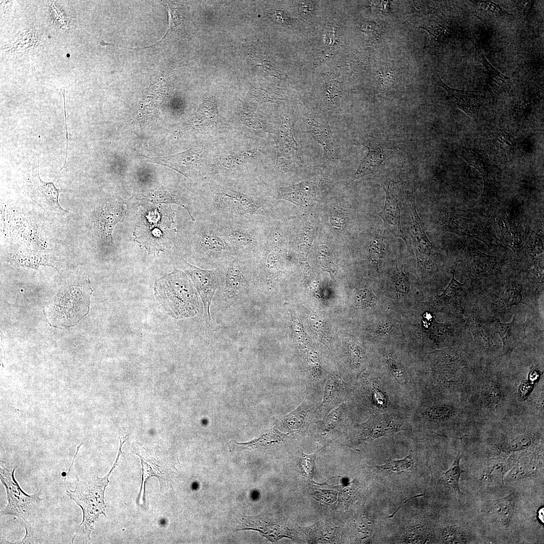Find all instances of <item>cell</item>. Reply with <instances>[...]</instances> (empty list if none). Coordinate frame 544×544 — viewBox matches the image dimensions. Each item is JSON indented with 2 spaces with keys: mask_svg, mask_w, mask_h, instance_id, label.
<instances>
[{
  "mask_svg": "<svg viewBox=\"0 0 544 544\" xmlns=\"http://www.w3.org/2000/svg\"><path fill=\"white\" fill-rule=\"evenodd\" d=\"M210 185L199 208L201 220L219 224L258 225L260 219L271 216L267 203L259 197L228 185Z\"/></svg>",
  "mask_w": 544,
  "mask_h": 544,
  "instance_id": "1",
  "label": "cell"
},
{
  "mask_svg": "<svg viewBox=\"0 0 544 544\" xmlns=\"http://www.w3.org/2000/svg\"><path fill=\"white\" fill-rule=\"evenodd\" d=\"M92 293L88 276H69L45 306L47 321L58 327L75 325L88 313Z\"/></svg>",
  "mask_w": 544,
  "mask_h": 544,
  "instance_id": "2",
  "label": "cell"
},
{
  "mask_svg": "<svg viewBox=\"0 0 544 544\" xmlns=\"http://www.w3.org/2000/svg\"><path fill=\"white\" fill-rule=\"evenodd\" d=\"M126 436L122 441L120 439V446L116 460L109 471L104 477L89 475L78 479L76 483L74 490H71L65 485L66 492L82 510L83 519L78 526L75 537L81 541L88 542L90 540V535L94 529L95 523L101 515L106 517L105 510L107 504L105 503V491L109 481V477L116 466L120 455L122 453L121 448L126 441Z\"/></svg>",
  "mask_w": 544,
  "mask_h": 544,
  "instance_id": "3",
  "label": "cell"
},
{
  "mask_svg": "<svg viewBox=\"0 0 544 544\" xmlns=\"http://www.w3.org/2000/svg\"><path fill=\"white\" fill-rule=\"evenodd\" d=\"M18 466L1 459L0 479L7 498V504L1 511V515H11L24 522L25 535L19 540L20 543H30L33 525L42 513L44 500L40 498L41 490L28 495L21 488L15 478Z\"/></svg>",
  "mask_w": 544,
  "mask_h": 544,
  "instance_id": "4",
  "label": "cell"
},
{
  "mask_svg": "<svg viewBox=\"0 0 544 544\" xmlns=\"http://www.w3.org/2000/svg\"><path fill=\"white\" fill-rule=\"evenodd\" d=\"M157 297L168 312L175 318L195 315L199 303L196 293L185 273L176 270L156 283Z\"/></svg>",
  "mask_w": 544,
  "mask_h": 544,
  "instance_id": "5",
  "label": "cell"
},
{
  "mask_svg": "<svg viewBox=\"0 0 544 544\" xmlns=\"http://www.w3.org/2000/svg\"><path fill=\"white\" fill-rule=\"evenodd\" d=\"M190 250L209 265L224 266L235 259L232 248L217 224L199 219L190 240Z\"/></svg>",
  "mask_w": 544,
  "mask_h": 544,
  "instance_id": "6",
  "label": "cell"
},
{
  "mask_svg": "<svg viewBox=\"0 0 544 544\" xmlns=\"http://www.w3.org/2000/svg\"><path fill=\"white\" fill-rule=\"evenodd\" d=\"M217 224L230 244L235 259L250 260L258 254L261 247L258 225L246 223Z\"/></svg>",
  "mask_w": 544,
  "mask_h": 544,
  "instance_id": "7",
  "label": "cell"
},
{
  "mask_svg": "<svg viewBox=\"0 0 544 544\" xmlns=\"http://www.w3.org/2000/svg\"><path fill=\"white\" fill-rule=\"evenodd\" d=\"M27 185V190L30 198L44 211L60 215H64L67 213L58 201L61 191L55 187L53 182H44L40 179L39 161L32 167Z\"/></svg>",
  "mask_w": 544,
  "mask_h": 544,
  "instance_id": "8",
  "label": "cell"
},
{
  "mask_svg": "<svg viewBox=\"0 0 544 544\" xmlns=\"http://www.w3.org/2000/svg\"><path fill=\"white\" fill-rule=\"evenodd\" d=\"M188 275L201 299L205 315L211 321L210 307L220 280L224 277L219 268L206 269L184 262Z\"/></svg>",
  "mask_w": 544,
  "mask_h": 544,
  "instance_id": "9",
  "label": "cell"
},
{
  "mask_svg": "<svg viewBox=\"0 0 544 544\" xmlns=\"http://www.w3.org/2000/svg\"><path fill=\"white\" fill-rule=\"evenodd\" d=\"M134 454L141 459L142 481L138 502L139 505H143L144 502L145 483L147 480L152 477L157 478L159 481L161 491H164L171 485V467L169 464L165 461L164 459L152 453L149 450L144 448L140 452H135Z\"/></svg>",
  "mask_w": 544,
  "mask_h": 544,
  "instance_id": "10",
  "label": "cell"
},
{
  "mask_svg": "<svg viewBox=\"0 0 544 544\" xmlns=\"http://www.w3.org/2000/svg\"><path fill=\"white\" fill-rule=\"evenodd\" d=\"M359 438L370 441L403 430L396 418L386 414H374L358 427Z\"/></svg>",
  "mask_w": 544,
  "mask_h": 544,
  "instance_id": "11",
  "label": "cell"
},
{
  "mask_svg": "<svg viewBox=\"0 0 544 544\" xmlns=\"http://www.w3.org/2000/svg\"><path fill=\"white\" fill-rule=\"evenodd\" d=\"M382 187L386 193V200L382 211L379 216L383 221L385 232L393 237H400L407 244L406 238L400 224V209L393 184L383 183Z\"/></svg>",
  "mask_w": 544,
  "mask_h": 544,
  "instance_id": "12",
  "label": "cell"
},
{
  "mask_svg": "<svg viewBox=\"0 0 544 544\" xmlns=\"http://www.w3.org/2000/svg\"><path fill=\"white\" fill-rule=\"evenodd\" d=\"M528 322L521 320L516 312L510 323H501L496 320L490 323L493 330L499 334L503 342V352L506 355L510 356L513 351L526 337V329Z\"/></svg>",
  "mask_w": 544,
  "mask_h": 544,
  "instance_id": "13",
  "label": "cell"
},
{
  "mask_svg": "<svg viewBox=\"0 0 544 544\" xmlns=\"http://www.w3.org/2000/svg\"><path fill=\"white\" fill-rule=\"evenodd\" d=\"M148 161L163 165L181 173L185 177L196 175L199 171L202 154L192 149L167 157L150 158Z\"/></svg>",
  "mask_w": 544,
  "mask_h": 544,
  "instance_id": "14",
  "label": "cell"
},
{
  "mask_svg": "<svg viewBox=\"0 0 544 544\" xmlns=\"http://www.w3.org/2000/svg\"><path fill=\"white\" fill-rule=\"evenodd\" d=\"M248 261L234 259L223 266L225 297L233 298L246 286Z\"/></svg>",
  "mask_w": 544,
  "mask_h": 544,
  "instance_id": "15",
  "label": "cell"
},
{
  "mask_svg": "<svg viewBox=\"0 0 544 544\" xmlns=\"http://www.w3.org/2000/svg\"><path fill=\"white\" fill-rule=\"evenodd\" d=\"M125 209L119 200L107 201L98 210L95 224L102 237L112 241V231L115 225L123 218Z\"/></svg>",
  "mask_w": 544,
  "mask_h": 544,
  "instance_id": "16",
  "label": "cell"
},
{
  "mask_svg": "<svg viewBox=\"0 0 544 544\" xmlns=\"http://www.w3.org/2000/svg\"><path fill=\"white\" fill-rule=\"evenodd\" d=\"M308 128L311 136L323 149V157L335 156V144L329 123L323 117L313 114L308 119Z\"/></svg>",
  "mask_w": 544,
  "mask_h": 544,
  "instance_id": "17",
  "label": "cell"
},
{
  "mask_svg": "<svg viewBox=\"0 0 544 544\" xmlns=\"http://www.w3.org/2000/svg\"><path fill=\"white\" fill-rule=\"evenodd\" d=\"M437 84L446 91L452 102L468 115L473 117L480 106L479 97L475 92L451 88L445 84L441 79Z\"/></svg>",
  "mask_w": 544,
  "mask_h": 544,
  "instance_id": "18",
  "label": "cell"
},
{
  "mask_svg": "<svg viewBox=\"0 0 544 544\" xmlns=\"http://www.w3.org/2000/svg\"><path fill=\"white\" fill-rule=\"evenodd\" d=\"M10 260L23 266L37 269L39 265H48L57 269L50 254L46 252L18 249L10 255Z\"/></svg>",
  "mask_w": 544,
  "mask_h": 544,
  "instance_id": "19",
  "label": "cell"
},
{
  "mask_svg": "<svg viewBox=\"0 0 544 544\" xmlns=\"http://www.w3.org/2000/svg\"><path fill=\"white\" fill-rule=\"evenodd\" d=\"M315 196L310 183L303 181L291 186L279 188L277 198L291 201L300 207H306Z\"/></svg>",
  "mask_w": 544,
  "mask_h": 544,
  "instance_id": "20",
  "label": "cell"
},
{
  "mask_svg": "<svg viewBox=\"0 0 544 544\" xmlns=\"http://www.w3.org/2000/svg\"><path fill=\"white\" fill-rule=\"evenodd\" d=\"M464 160L470 165L476 168L481 173L484 181V191L487 193L494 187L495 180L494 177V166L489 160L477 151L471 148H466L463 153Z\"/></svg>",
  "mask_w": 544,
  "mask_h": 544,
  "instance_id": "21",
  "label": "cell"
},
{
  "mask_svg": "<svg viewBox=\"0 0 544 544\" xmlns=\"http://www.w3.org/2000/svg\"><path fill=\"white\" fill-rule=\"evenodd\" d=\"M347 391V384L340 376L336 374L330 375L327 379L319 411H326L334 406L345 396Z\"/></svg>",
  "mask_w": 544,
  "mask_h": 544,
  "instance_id": "22",
  "label": "cell"
},
{
  "mask_svg": "<svg viewBox=\"0 0 544 544\" xmlns=\"http://www.w3.org/2000/svg\"><path fill=\"white\" fill-rule=\"evenodd\" d=\"M306 398L290 414L282 418L283 425L292 432L302 431L312 421L313 412Z\"/></svg>",
  "mask_w": 544,
  "mask_h": 544,
  "instance_id": "23",
  "label": "cell"
},
{
  "mask_svg": "<svg viewBox=\"0 0 544 544\" xmlns=\"http://www.w3.org/2000/svg\"><path fill=\"white\" fill-rule=\"evenodd\" d=\"M412 240L417 258L421 259L422 256H429L432 250L431 242L428 239L422 224L417 210L415 204L412 207Z\"/></svg>",
  "mask_w": 544,
  "mask_h": 544,
  "instance_id": "24",
  "label": "cell"
},
{
  "mask_svg": "<svg viewBox=\"0 0 544 544\" xmlns=\"http://www.w3.org/2000/svg\"><path fill=\"white\" fill-rule=\"evenodd\" d=\"M368 149L367 155L361 162L351 181L358 179L377 170L383 163V155L380 149L374 150L366 146Z\"/></svg>",
  "mask_w": 544,
  "mask_h": 544,
  "instance_id": "25",
  "label": "cell"
},
{
  "mask_svg": "<svg viewBox=\"0 0 544 544\" xmlns=\"http://www.w3.org/2000/svg\"><path fill=\"white\" fill-rule=\"evenodd\" d=\"M491 511L502 525L508 526L514 515V498L509 495L497 499L494 503Z\"/></svg>",
  "mask_w": 544,
  "mask_h": 544,
  "instance_id": "26",
  "label": "cell"
},
{
  "mask_svg": "<svg viewBox=\"0 0 544 544\" xmlns=\"http://www.w3.org/2000/svg\"><path fill=\"white\" fill-rule=\"evenodd\" d=\"M498 224L499 225V231L503 242L514 249L518 248L523 239V233L519 225L509 220L502 219L498 222Z\"/></svg>",
  "mask_w": 544,
  "mask_h": 544,
  "instance_id": "27",
  "label": "cell"
},
{
  "mask_svg": "<svg viewBox=\"0 0 544 544\" xmlns=\"http://www.w3.org/2000/svg\"><path fill=\"white\" fill-rule=\"evenodd\" d=\"M297 119L285 121L283 123L280 130V136L281 146L283 152L291 153L294 158L297 161H300L298 155V145L293 134V127Z\"/></svg>",
  "mask_w": 544,
  "mask_h": 544,
  "instance_id": "28",
  "label": "cell"
},
{
  "mask_svg": "<svg viewBox=\"0 0 544 544\" xmlns=\"http://www.w3.org/2000/svg\"><path fill=\"white\" fill-rule=\"evenodd\" d=\"M461 458V455L458 453L449 469L442 473L445 485L453 489L458 495L462 494L459 488V480L461 473L465 471L459 465Z\"/></svg>",
  "mask_w": 544,
  "mask_h": 544,
  "instance_id": "29",
  "label": "cell"
},
{
  "mask_svg": "<svg viewBox=\"0 0 544 544\" xmlns=\"http://www.w3.org/2000/svg\"><path fill=\"white\" fill-rule=\"evenodd\" d=\"M480 55L482 58L483 63L486 68L487 78L490 85L495 88L508 89L511 83L510 78L505 76L493 66L483 55L482 54Z\"/></svg>",
  "mask_w": 544,
  "mask_h": 544,
  "instance_id": "30",
  "label": "cell"
},
{
  "mask_svg": "<svg viewBox=\"0 0 544 544\" xmlns=\"http://www.w3.org/2000/svg\"><path fill=\"white\" fill-rule=\"evenodd\" d=\"M344 405L342 403L333 410L322 421L320 424L322 433L330 432L344 420Z\"/></svg>",
  "mask_w": 544,
  "mask_h": 544,
  "instance_id": "31",
  "label": "cell"
},
{
  "mask_svg": "<svg viewBox=\"0 0 544 544\" xmlns=\"http://www.w3.org/2000/svg\"><path fill=\"white\" fill-rule=\"evenodd\" d=\"M197 115L202 124H212L216 122L218 112L216 104L213 100H206L198 111Z\"/></svg>",
  "mask_w": 544,
  "mask_h": 544,
  "instance_id": "32",
  "label": "cell"
},
{
  "mask_svg": "<svg viewBox=\"0 0 544 544\" xmlns=\"http://www.w3.org/2000/svg\"><path fill=\"white\" fill-rule=\"evenodd\" d=\"M413 465L412 456H406L403 459L391 460L377 467L383 470L391 472H402L410 469Z\"/></svg>",
  "mask_w": 544,
  "mask_h": 544,
  "instance_id": "33",
  "label": "cell"
},
{
  "mask_svg": "<svg viewBox=\"0 0 544 544\" xmlns=\"http://www.w3.org/2000/svg\"><path fill=\"white\" fill-rule=\"evenodd\" d=\"M428 539L426 530L419 527H409L403 532L401 541L405 543H424Z\"/></svg>",
  "mask_w": 544,
  "mask_h": 544,
  "instance_id": "34",
  "label": "cell"
},
{
  "mask_svg": "<svg viewBox=\"0 0 544 544\" xmlns=\"http://www.w3.org/2000/svg\"><path fill=\"white\" fill-rule=\"evenodd\" d=\"M306 358L311 377L318 381L321 376V362L318 354L313 350H308Z\"/></svg>",
  "mask_w": 544,
  "mask_h": 544,
  "instance_id": "35",
  "label": "cell"
},
{
  "mask_svg": "<svg viewBox=\"0 0 544 544\" xmlns=\"http://www.w3.org/2000/svg\"><path fill=\"white\" fill-rule=\"evenodd\" d=\"M378 300L372 292L367 289H361L355 296V305L358 307L366 308L375 305Z\"/></svg>",
  "mask_w": 544,
  "mask_h": 544,
  "instance_id": "36",
  "label": "cell"
},
{
  "mask_svg": "<svg viewBox=\"0 0 544 544\" xmlns=\"http://www.w3.org/2000/svg\"><path fill=\"white\" fill-rule=\"evenodd\" d=\"M370 257L377 267H379L385 257V249L382 243L378 240L374 241L370 245Z\"/></svg>",
  "mask_w": 544,
  "mask_h": 544,
  "instance_id": "37",
  "label": "cell"
},
{
  "mask_svg": "<svg viewBox=\"0 0 544 544\" xmlns=\"http://www.w3.org/2000/svg\"><path fill=\"white\" fill-rule=\"evenodd\" d=\"M531 443L530 437L526 434L518 436L509 441L507 449L509 452L518 451L528 447Z\"/></svg>",
  "mask_w": 544,
  "mask_h": 544,
  "instance_id": "38",
  "label": "cell"
},
{
  "mask_svg": "<svg viewBox=\"0 0 544 544\" xmlns=\"http://www.w3.org/2000/svg\"><path fill=\"white\" fill-rule=\"evenodd\" d=\"M364 29L367 37L374 41L379 40L384 33V28L380 23H366L364 25Z\"/></svg>",
  "mask_w": 544,
  "mask_h": 544,
  "instance_id": "39",
  "label": "cell"
},
{
  "mask_svg": "<svg viewBox=\"0 0 544 544\" xmlns=\"http://www.w3.org/2000/svg\"><path fill=\"white\" fill-rule=\"evenodd\" d=\"M507 469V465L503 463H493L489 467L485 477L490 479L498 480L502 482Z\"/></svg>",
  "mask_w": 544,
  "mask_h": 544,
  "instance_id": "40",
  "label": "cell"
},
{
  "mask_svg": "<svg viewBox=\"0 0 544 544\" xmlns=\"http://www.w3.org/2000/svg\"><path fill=\"white\" fill-rule=\"evenodd\" d=\"M444 541L449 543H461L464 540L461 532L452 527L445 528L442 533Z\"/></svg>",
  "mask_w": 544,
  "mask_h": 544,
  "instance_id": "41",
  "label": "cell"
},
{
  "mask_svg": "<svg viewBox=\"0 0 544 544\" xmlns=\"http://www.w3.org/2000/svg\"><path fill=\"white\" fill-rule=\"evenodd\" d=\"M502 300L506 306L517 305L522 300V294L517 289H508L504 294Z\"/></svg>",
  "mask_w": 544,
  "mask_h": 544,
  "instance_id": "42",
  "label": "cell"
},
{
  "mask_svg": "<svg viewBox=\"0 0 544 544\" xmlns=\"http://www.w3.org/2000/svg\"><path fill=\"white\" fill-rule=\"evenodd\" d=\"M318 451L312 454L307 455L303 453L302 451L301 464L306 476L308 478H312L313 475L315 460Z\"/></svg>",
  "mask_w": 544,
  "mask_h": 544,
  "instance_id": "43",
  "label": "cell"
},
{
  "mask_svg": "<svg viewBox=\"0 0 544 544\" xmlns=\"http://www.w3.org/2000/svg\"><path fill=\"white\" fill-rule=\"evenodd\" d=\"M395 286L397 293L406 294L409 291L410 285L409 278L401 270L399 271L396 276Z\"/></svg>",
  "mask_w": 544,
  "mask_h": 544,
  "instance_id": "44",
  "label": "cell"
},
{
  "mask_svg": "<svg viewBox=\"0 0 544 544\" xmlns=\"http://www.w3.org/2000/svg\"><path fill=\"white\" fill-rule=\"evenodd\" d=\"M531 232L529 231L528 233L529 238L527 244L529 250L533 253H543V242L536 233L531 230Z\"/></svg>",
  "mask_w": 544,
  "mask_h": 544,
  "instance_id": "45",
  "label": "cell"
},
{
  "mask_svg": "<svg viewBox=\"0 0 544 544\" xmlns=\"http://www.w3.org/2000/svg\"><path fill=\"white\" fill-rule=\"evenodd\" d=\"M456 267V265L454 269L453 272L452 273V277L448 286L445 289L442 294L439 296V297H441L444 296H451L455 295L456 294H458L459 292H461V291L462 290L463 287V284L459 283L455 278V271Z\"/></svg>",
  "mask_w": 544,
  "mask_h": 544,
  "instance_id": "46",
  "label": "cell"
},
{
  "mask_svg": "<svg viewBox=\"0 0 544 544\" xmlns=\"http://www.w3.org/2000/svg\"><path fill=\"white\" fill-rule=\"evenodd\" d=\"M531 472L530 470L525 466L524 464H517L509 472V474L507 475V480L509 481H516L519 480L526 475L527 474H529Z\"/></svg>",
  "mask_w": 544,
  "mask_h": 544,
  "instance_id": "47",
  "label": "cell"
},
{
  "mask_svg": "<svg viewBox=\"0 0 544 544\" xmlns=\"http://www.w3.org/2000/svg\"><path fill=\"white\" fill-rule=\"evenodd\" d=\"M389 363L396 380L399 383H405L407 380L406 375L404 369L401 367V365L392 360L389 361Z\"/></svg>",
  "mask_w": 544,
  "mask_h": 544,
  "instance_id": "48",
  "label": "cell"
},
{
  "mask_svg": "<svg viewBox=\"0 0 544 544\" xmlns=\"http://www.w3.org/2000/svg\"><path fill=\"white\" fill-rule=\"evenodd\" d=\"M298 162L294 159H287L282 156L278 155L277 165L279 169L283 171H289L295 165V162Z\"/></svg>",
  "mask_w": 544,
  "mask_h": 544,
  "instance_id": "49",
  "label": "cell"
},
{
  "mask_svg": "<svg viewBox=\"0 0 544 544\" xmlns=\"http://www.w3.org/2000/svg\"><path fill=\"white\" fill-rule=\"evenodd\" d=\"M373 525L370 520L363 517L359 523V532L364 534H370L372 532Z\"/></svg>",
  "mask_w": 544,
  "mask_h": 544,
  "instance_id": "50",
  "label": "cell"
},
{
  "mask_svg": "<svg viewBox=\"0 0 544 544\" xmlns=\"http://www.w3.org/2000/svg\"><path fill=\"white\" fill-rule=\"evenodd\" d=\"M479 2V6H481V7L484 8L485 9H487L488 10H489L490 11H492L493 12H494L496 11V12H498V13H499L500 14L502 12H503L504 13H507L506 12L503 11V10L500 8V7L498 5L496 4L495 3H494L492 2H484V1H482V2Z\"/></svg>",
  "mask_w": 544,
  "mask_h": 544,
  "instance_id": "51",
  "label": "cell"
},
{
  "mask_svg": "<svg viewBox=\"0 0 544 544\" xmlns=\"http://www.w3.org/2000/svg\"><path fill=\"white\" fill-rule=\"evenodd\" d=\"M417 260L418 271L421 275H425L429 270L430 263L429 261L419 258H417Z\"/></svg>",
  "mask_w": 544,
  "mask_h": 544,
  "instance_id": "52",
  "label": "cell"
},
{
  "mask_svg": "<svg viewBox=\"0 0 544 544\" xmlns=\"http://www.w3.org/2000/svg\"><path fill=\"white\" fill-rule=\"evenodd\" d=\"M532 2L530 1H518L516 5L519 11L525 14L529 9Z\"/></svg>",
  "mask_w": 544,
  "mask_h": 544,
  "instance_id": "53",
  "label": "cell"
},
{
  "mask_svg": "<svg viewBox=\"0 0 544 544\" xmlns=\"http://www.w3.org/2000/svg\"><path fill=\"white\" fill-rule=\"evenodd\" d=\"M538 513L539 514V515H538L539 519L541 521L543 522V521L542 520V519H543V508H542V509H540L539 510V511H538Z\"/></svg>",
  "mask_w": 544,
  "mask_h": 544,
  "instance_id": "54",
  "label": "cell"
}]
</instances>
